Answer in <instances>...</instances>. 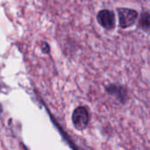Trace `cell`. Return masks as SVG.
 <instances>
[{
	"instance_id": "cell-1",
	"label": "cell",
	"mask_w": 150,
	"mask_h": 150,
	"mask_svg": "<svg viewBox=\"0 0 150 150\" xmlns=\"http://www.w3.org/2000/svg\"><path fill=\"white\" fill-rule=\"evenodd\" d=\"M118 14V20H119V25L126 29L136 22L139 14L138 11L133 10V9H129V8H118L117 9Z\"/></svg>"
},
{
	"instance_id": "cell-2",
	"label": "cell",
	"mask_w": 150,
	"mask_h": 150,
	"mask_svg": "<svg viewBox=\"0 0 150 150\" xmlns=\"http://www.w3.org/2000/svg\"><path fill=\"white\" fill-rule=\"evenodd\" d=\"M96 18L99 25L107 30H112L116 26V18L112 11L102 10L97 13Z\"/></svg>"
},
{
	"instance_id": "cell-3",
	"label": "cell",
	"mask_w": 150,
	"mask_h": 150,
	"mask_svg": "<svg viewBox=\"0 0 150 150\" xmlns=\"http://www.w3.org/2000/svg\"><path fill=\"white\" fill-rule=\"evenodd\" d=\"M89 121V114L85 107H78L72 113V123L78 130H83Z\"/></svg>"
},
{
	"instance_id": "cell-4",
	"label": "cell",
	"mask_w": 150,
	"mask_h": 150,
	"mask_svg": "<svg viewBox=\"0 0 150 150\" xmlns=\"http://www.w3.org/2000/svg\"><path fill=\"white\" fill-rule=\"evenodd\" d=\"M138 26L144 32L149 33L150 32V12L143 11L139 18Z\"/></svg>"
},
{
	"instance_id": "cell-5",
	"label": "cell",
	"mask_w": 150,
	"mask_h": 150,
	"mask_svg": "<svg viewBox=\"0 0 150 150\" xmlns=\"http://www.w3.org/2000/svg\"><path fill=\"white\" fill-rule=\"evenodd\" d=\"M42 51H43L44 53L48 54V53L50 52V46H49L46 42H42Z\"/></svg>"
}]
</instances>
